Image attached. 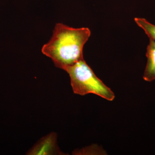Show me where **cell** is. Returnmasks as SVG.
I'll return each mask as SVG.
<instances>
[{"instance_id": "6da1fadb", "label": "cell", "mask_w": 155, "mask_h": 155, "mask_svg": "<svg viewBox=\"0 0 155 155\" xmlns=\"http://www.w3.org/2000/svg\"><path fill=\"white\" fill-rule=\"evenodd\" d=\"M91 34L87 28L57 23L51 39L42 48V53L51 58L56 67L64 70L83 59L84 46Z\"/></svg>"}, {"instance_id": "3957f363", "label": "cell", "mask_w": 155, "mask_h": 155, "mask_svg": "<svg viewBox=\"0 0 155 155\" xmlns=\"http://www.w3.org/2000/svg\"><path fill=\"white\" fill-rule=\"evenodd\" d=\"M57 134H50L41 139L27 153L28 155H51L60 152L57 144Z\"/></svg>"}, {"instance_id": "7a4b0ae2", "label": "cell", "mask_w": 155, "mask_h": 155, "mask_svg": "<svg viewBox=\"0 0 155 155\" xmlns=\"http://www.w3.org/2000/svg\"><path fill=\"white\" fill-rule=\"evenodd\" d=\"M64 70L70 76L71 86L75 94H94L109 101L115 98L113 91L97 77L84 59Z\"/></svg>"}, {"instance_id": "5b68a950", "label": "cell", "mask_w": 155, "mask_h": 155, "mask_svg": "<svg viewBox=\"0 0 155 155\" xmlns=\"http://www.w3.org/2000/svg\"><path fill=\"white\" fill-rule=\"evenodd\" d=\"M134 20L137 24L144 30L150 39L155 41V25L143 18H135Z\"/></svg>"}, {"instance_id": "277c9868", "label": "cell", "mask_w": 155, "mask_h": 155, "mask_svg": "<svg viewBox=\"0 0 155 155\" xmlns=\"http://www.w3.org/2000/svg\"><path fill=\"white\" fill-rule=\"evenodd\" d=\"M146 56L147 62L143 78L146 81H152L155 80V41L151 39L147 48Z\"/></svg>"}]
</instances>
